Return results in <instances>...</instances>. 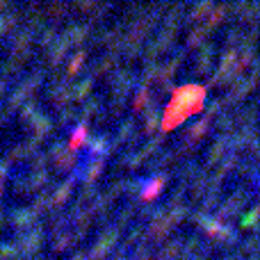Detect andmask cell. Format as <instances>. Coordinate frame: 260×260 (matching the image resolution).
<instances>
[{"label": "cell", "mask_w": 260, "mask_h": 260, "mask_svg": "<svg viewBox=\"0 0 260 260\" xmlns=\"http://www.w3.org/2000/svg\"><path fill=\"white\" fill-rule=\"evenodd\" d=\"M82 137H85V126H80V128H78V133L73 135V142H71V144H73V148H76V144L80 142Z\"/></svg>", "instance_id": "obj_2"}, {"label": "cell", "mask_w": 260, "mask_h": 260, "mask_svg": "<svg viewBox=\"0 0 260 260\" xmlns=\"http://www.w3.org/2000/svg\"><path fill=\"white\" fill-rule=\"evenodd\" d=\"M199 96H206V91H203V87H183V89H178L174 94V101H171V105L167 108V114H165V130H171L176 126V123H180L187 114L192 112H199L203 105V101H197V103H189L192 99H199Z\"/></svg>", "instance_id": "obj_1"}]
</instances>
